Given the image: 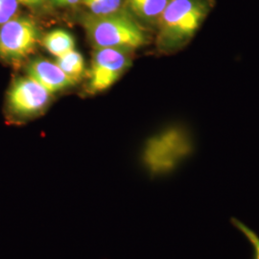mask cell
I'll use <instances>...</instances> for the list:
<instances>
[{"mask_svg":"<svg viewBox=\"0 0 259 259\" xmlns=\"http://www.w3.org/2000/svg\"><path fill=\"white\" fill-rule=\"evenodd\" d=\"M215 4V0H171L155 29L157 52L172 55L187 47Z\"/></svg>","mask_w":259,"mask_h":259,"instance_id":"obj_1","label":"cell"},{"mask_svg":"<svg viewBox=\"0 0 259 259\" xmlns=\"http://www.w3.org/2000/svg\"><path fill=\"white\" fill-rule=\"evenodd\" d=\"M82 24L94 49L113 48L134 51L145 47L150 40L147 28L124 10L103 17L90 14L82 19Z\"/></svg>","mask_w":259,"mask_h":259,"instance_id":"obj_2","label":"cell"},{"mask_svg":"<svg viewBox=\"0 0 259 259\" xmlns=\"http://www.w3.org/2000/svg\"><path fill=\"white\" fill-rule=\"evenodd\" d=\"M190 152V141L183 130L170 128L148 139L142 163L149 173L159 176L176 168Z\"/></svg>","mask_w":259,"mask_h":259,"instance_id":"obj_3","label":"cell"},{"mask_svg":"<svg viewBox=\"0 0 259 259\" xmlns=\"http://www.w3.org/2000/svg\"><path fill=\"white\" fill-rule=\"evenodd\" d=\"M40 40L37 22L28 16H17L0 26V61L19 66L35 52Z\"/></svg>","mask_w":259,"mask_h":259,"instance_id":"obj_4","label":"cell"},{"mask_svg":"<svg viewBox=\"0 0 259 259\" xmlns=\"http://www.w3.org/2000/svg\"><path fill=\"white\" fill-rule=\"evenodd\" d=\"M52 94L32 78L19 77L10 85L5 110L11 122L33 118L48 107Z\"/></svg>","mask_w":259,"mask_h":259,"instance_id":"obj_5","label":"cell"},{"mask_svg":"<svg viewBox=\"0 0 259 259\" xmlns=\"http://www.w3.org/2000/svg\"><path fill=\"white\" fill-rule=\"evenodd\" d=\"M130 50L101 48L93 52L87 90L92 94L110 89L129 68L133 56Z\"/></svg>","mask_w":259,"mask_h":259,"instance_id":"obj_6","label":"cell"},{"mask_svg":"<svg viewBox=\"0 0 259 259\" xmlns=\"http://www.w3.org/2000/svg\"><path fill=\"white\" fill-rule=\"evenodd\" d=\"M26 74L51 94L75 84L56 63L42 58L34 59L28 63Z\"/></svg>","mask_w":259,"mask_h":259,"instance_id":"obj_7","label":"cell"},{"mask_svg":"<svg viewBox=\"0 0 259 259\" xmlns=\"http://www.w3.org/2000/svg\"><path fill=\"white\" fill-rule=\"evenodd\" d=\"M171 0H125L131 14L146 28L156 29Z\"/></svg>","mask_w":259,"mask_h":259,"instance_id":"obj_8","label":"cell"},{"mask_svg":"<svg viewBox=\"0 0 259 259\" xmlns=\"http://www.w3.org/2000/svg\"><path fill=\"white\" fill-rule=\"evenodd\" d=\"M40 42L47 51L56 58L66 55L75 49L74 37L69 32L63 29H56L48 32Z\"/></svg>","mask_w":259,"mask_h":259,"instance_id":"obj_9","label":"cell"},{"mask_svg":"<svg viewBox=\"0 0 259 259\" xmlns=\"http://www.w3.org/2000/svg\"><path fill=\"white\" fill-rule=\"evenodd\" d=\"M56 64L75 83H78L85 71L83 57L77 50H73L66 55L56 58Z\"/></svg>","mask_w":259,"mask_h":259,"instance_id":"obj_10","label":"cell"},{"mask_svg":"<svg viewBox=\"0 0 259 259\" xmlns=\"http://www.w3.org/2000/svg\"><path fill=\"white\" fill-rule=\"evenodd\" d=\"M82 3L91 15L103 17L123 11L125 0H83Z\"/></svg>","mask_w":259,"mask_h":259,"instance_id":"obj_11","label":"cell"},{"mask_svg":"<svg viewBox=\"0 0 259 259\" xmlns=\"http://www.w3.org/2000/svg\"><path fill=\"white\" fill-rule=\"evenodd\" d=\"M231 223L232 226L240 232L241 234L248 240L250 246L253 249L254 259H259V235L254 232L252 229H250L248 225L242 222L236 217L231 218Z\"/></svg>","mask_w":259,"mask_h":259,"instance_id":"obj_12","label":"cell"},{"mask_svg":"<svg viewBox=\"0 0 259 259\" xmlns=\"http://www.w3.org/2000/svg\"><path fill=\"white\" fill-rule=\"evenodd\" d=\"M19 0H0V26L19 16Z\"/></svg>","mask_w":259,"mask_h":259,"instance_id":"obj_13","label":"cell"},{"mask_svg":"<svg viewBox=\"0 0 259 259\" xmlns=\"http://www.w3.org/2000/svg\"><path fill=\"white\" fill-rule=\"evenodd\" d=\"M83 0H53L54 4L60 7H73L80 4Z\"/></svg>","mask_w":259,"mask_h":259,"instance_id":"obj_14","label":"cell"},{"mask_svg":"<svg viewBox=\"0 0 259 259\" xmlns=\"http://www.w3.org/2000/svg\"><path fill=\"white\" fill-rule=\"evenodd\" d=\"M47 0H19V3L30 8H35L46 3Z\"/></svg>","mask_w":259,"mask_h":259,"instance_id":"obj_15","label":"cell"}]
</instances>
